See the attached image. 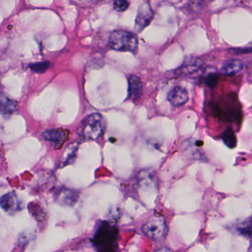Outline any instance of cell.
<instances>
[{
    "mask_svg": "<svg viewBox=\"0 0 252 252\" xmlns=\"http://www.w3.org/2000/svg\"><path fill=\"white\" fill-rule=\"evenodd\" d=\"M106 129L105 119L102 115L95 113L86 116L81 122L79 135L86 141H95L104 135Z\"/></svg>",
    "mask_w": 252,
    "mask_h": 252,
    "instance_id": "6da1fadb",
    "label": "cell"
},
{
    "mask_svg": "<svg viewBox=\"0 0 252 252\" xmlns=\"http://www.w3.org/2000/svg\"><path fill=\"white\" fill-rule=\"evenodd\" d=\"M109 44L114 51L134 53L138 49V41L133 33L126 31H114L110 34Z\"/></svg>",
    "mask_w": 252,
    "mask_h": 252,
    "instance_id": "7a4b0ae2",
    "label": "cell"
},
{
    "mask_svg": "<svg viewBox=\"0 0 252 252\" xmlns=\"http://www.w3.org/2000/svg\"><path fill=\"white\" fill-rule=\"evenodd\" d=\"M166 229L165 218L160 214H154L142 226V231L148 238L160 240L164 235Z\"/></svg>",
    "mask_w": 252,
    "mask_h": 252,
    "instance_id": "3957f363",
    "label": "cell"
},
{
    "mask_svg": "<svg viewBox=\"0 0 252 252\" xmlns=\"http://www.w3.org/2000/svg\"><path fill=\"white\" fill-rule=\"evenodd\" d=\"M116 240V229L111 226L104 225L101 227L94 238V243L96 247L101 248V250H107L110 246H113Z\"/></svg>",
    "mask_w": 252,
    "mask_h": 252,
    "instance_id": "277c9868",
    "label": "cell"
},
{
    "mask_svg": "<svg viewBox=\"0 0 252 252\" xmlns=\"http://www.w3.org/2000/svg\"><path fill=\"white\" fill-rule=\"evenodd\" d=\"M154 17V13L150 4L145 2L139 7L135 21V30L141 33L151 23Z\"/></svg>",
    "mask_w": 252,
    "mask_h": 252,
    "instance_id": "5b68a950",
    "label": "cell"
},
{
    "mask_svg": "<svg viewBox=\"0 0 252 252\" xmlns=\"http://www.w3.org/2000/svg\"><path fill=\"white\" fill-rule=\"evenodd\" d=\"M44 139L53 143L57 150L61 148L69 137V132L64 129H50L42 133Z\"/></svg>",
    "mask_w": 252,
    "mask_h": 252,
    "instance_id": "8992f818",
    "label": "cell"
},
{
    "mask_svg": "<svg viewBox=\"0 0 252 252\" xmlns=\"http://www.w3.org/2000/svg\"><path fill=\"white\" fill-rule=\"evenodd\" d=\"M0 206L9 214H14L20 209V203L15 191H10L0 197Z\"/></svg>",
    "mask_w": 252,
    "mask_h": 252,
    "instance_id": "52a82bcc",
    "label": "cell"
},
{
    "mask_svg": "<svg viewBox=\"0 0 252 252\" xmlns=\"http://www.w3.org/2000/svg\"><path fill=\"white\" fill-rule=\"evenodd\" d=\"M167 99L174 107H181L188 101V91L183 87L175 86L168 94Z\"/></svg>",
    "mask_w": 252,
    "mask_h": 252,
    "instance_id": "ba28073f",
    "label": "cell"
},
{
    "mask_svg": "<svg viewBox=\"0 0 252 252\" xmlns=\"http://www.w3.org/2000/svg\"><path fill=\"white\" fill-rule=\"evenodd\" d=\"M202 64L203 62L200 59H189L178 69L177 73L181 76H188L198 70L201 67Z\"/></svg>",
    "mask_w": 252,
    "mask_h": 252,
    "instance_id": "9c48e42d",
    "label": "cell"
},
{
    "mask_svg": "<svg viewBox=\"0 0 252 252\" xmlns=\"http://www.w3.org/2000/svg\"><path fill=\"white\" fill-rule=\"evenodd\" d=\"M18 109V104L7 96L3 93L0 92V112L3 116H10L14 114Z\"/></svg>",
    "mask_w": 252,
    "mask_h": 252,
    "instance_id": "30bf717a",
    "label": "cell"
},
{
    "mask_svg": "<svg viewBox=\"0 0 252 252\" xmlns=\"http://www.w3.org/2000/svg\"><path fill=\"white\" fill-rule=\"evenodd\" d=\"M129 98L132 101H136L143 92V83L141 78L137 76H132L129 79Z\"/></svg>",
    "mask_w": 252,
    "mask_h": 252,
    "instance_id": "8fae6325",
    "label": "cell"
},
{
    "mask_svg": "<svg viewBox=\"0 0 252 252\" xmlns=\"http://www.w3.org/2000/svg\"><path fill=\"white\" fill-rule=\"evenodd\" d=\"M243 63L242 60H227L222 64L220 72L224 75H231L238 73L243 69Z\"/></svg>",
    "mask_w": 252,
    "mask_h": 252,
    "instance_id": "7c38bea8",
    "label": "cell"
},
{
    "mask_svg": "<svg viewBox=\"0 0 252 252\" xmlns=\"http://www.w3.org/2000/svg\"><path fill=\"white\" fill-rule=\"evenodd\" d=\"M78 148L79 144L74 142L70 144L66 149L65 153L62 159L61 165L63 167L73 163L77 156Z\"/></svg>",
    "mask_w": 252,
    "mask_h": 252,
    "instance_id": "4fadbf2b",
    "label": "cell"
},
{
    "mask_svg": "<svg viewBox=\"0 0 252 252\" xmlns=\"http://www.w3.org/2000/svg\"><path fill=\"white\" fill-rule=\"evenodd\" d=\"M76 198H77L76 193L73 192V191L68 189L61 191L57 197V200H60V203L66 205L73 204L76 201Z\"/></svg>",
    "mask_w": 252,
    "mask_h": 252,
    "instance_id": "5bb4252c",
    "label": "cell"
},
{
    "mask_svg": "<svg viewBox=\"0 0 252 252\" xmlns=\"http://www.w3.org/2000/svg\"><path fill=\"white\" fill-rule=\"evenodd\" d=\"M222 140L227 147L230 148H233L235 147L237 140H236V135L234 132L231 129H227L223 134H222Z\"/></svg>",
    "mask_w": 252,
    "mask_h": 252,
    "instance_id": "9a60e30c",
    "label": "cell"
},
{
    "mask_svg": "<svg viewBox=\"0 0 252 252\" xmlns=\"http://www.w3.org/2000/svg\"><path fill=\"white\" fill-rule=\"evenodd\" d=\"M252 222H251V218H249L247 220L244 221L240 224L238 227L239 232L242 235H245L246 237H250L252 233Z\"/></svg>",
    "mask_w": 252,
    "mask_h": 252,
    "instance_id": "2e32d148",
    "label": "cell"
},
{
    "mask_svg": "<svg viewBox=\"0 0 252 252\" xmlns=\"http://www.w3.org/2000/svg\"><path fill=\"white\" fill-rule=\"evenodd\" d=\"M129 5L127 0H115L113 3L114 9L118 12H125L129 8Z\"/></svg>",
    "mask_w": 252,
    "mask_h": 252,
    "instance_id": "e0dca14e",
    "label": "cell"
},
{
    "mask_svg": "<svg viewBox=\"0 0 252 252\" xmlns=\"http://www.w3.org/2000/svg\"><path fill=\"white\" fill-rule=\"evenodd\" d=\"M48 65L49 64L48 63H40L32 64L30 67H32L33 71L36 72V73H43L48 69Z\"/></svg>",
    "mask_w": 252,
    "mask_h": 252,
    "instance_id": "ac0fdd59",
    "label": "cell"
},
{
    "mask_svg": "<svg viewBox=\"0 0 252 252\" xmlns=\"http://www.w3.org/2000/svg\"><path fill=\"white\" fill-rule=\"evenodd\" d=\"M217 78L218 76L216 74H210L207 78H206V84L209 85V87H212L214 85H215L217 82Z\"/></svg>",
    "mask_w": 252,
    "mask_h": 252,
    "instance_id": "d6986e66",
    "label": "cell"
}]
</instances>
